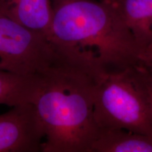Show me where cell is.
Instances as JSON below:
<instances>
[{
  "instance_id": "1",
  "label": "cell",
  "mask_w": 152,
  "mask_h": 152,
  "mask_svg": "<svg viewBox=\"0 0 152 152\" xmlns=\"http://www.w3.org/2000/svg\"><path fill=\"white\" fill-rule=\"evenodd\" d=\"M104 75L68 54L44 76L33 104L45 132L42 152H92L99 129L94 99Z\"/></svg>"
},
{
  "instance_id": "2",
  "label": "cell",
  "mask_w": 152,
  "mask_h": 152,
  "mask_svg": "<svg viewBox=\"0 0 152 152\" xmlns=\"http://www.w3.org/2000/svg\"><path fill=\"white\" fill-rule=\"evenodd\" d=\"M50 39L104 75L137 64L134 35L109 0H69L53 5Z\"/></svg>"
},
{
  "instance_id": "3",
  "label": "cell",
  "mask_w": 152,
  "mask_h": 152,
  "mask_svg": "<svg viewBox=\"0 0 152 152\" xmlns=\"http://www.w3.org/2000/svg\"><path fill=\"white\" fill-rule=\"evenodd\" d=\"M98 129L123 128L152 135V80L137 64L104 75L96 88Z\"/></svg>"
},
{
  "instance_id": "4",
  "label": "cell",
  "mask_w": 152,
  "mask_h": 152,
  "mask_svg": "<svg viewBox=\"0 0 152 152\" xmlns=\"http://www.w3.org/2000/svg\"><path fill=\"white\" fill-rule=\"evenodd\" d=\"M68 54L47 37L0 14V70L43 77Z\"/></svg>"
},
{
  "instance_id": "5",
  "label": "cell",
  "mask_w": 152,
  "mask_h": 152,
  "mask_svg": "<svg viewBox=\"0 0 152 152\" xmlns=\"http://www.w3.org/2000/svg\"><path fill=\"white\" fill-rule=\"evenodd\" d=\"M45 132L33 104L0 115V152L42 151Z\"/></svg>"
},
{
  "instance_id": "6",
  "label": "cell",
  "mask_w": 152,
  "mask_h": 152,
  "mask_svg": "<svg viewBox=\"0 0 152 152\" xmlns=\"http://www.w3.org/2000/svg\"><path fill=\"white\" fill-rule=\"evenodd\" d=\"M0 14L50 39L52 0H0Z\"/></svg>"
},
{
  "instance_id": "7",
  "label": "cell",
  "mask_w": 152,
  "mask_h": 152,
  "mask_svg": "<svg viewBox=\"0 0 152 152\" xmlns=\"http://www.w3.org/2000/svg\"><path fill=\"white\" fill-rule=\"evenodd\" d=\"M132 32L140 56L152 51V0H109Z\"/></svg>"
},
{
  "instance_id": "8",
  "label": "cell",
  "mask_w": 152,
  "mask_h": 152,
  "mask_svg": "<svg viewBox=\"0 0 152 152\" xmlns=\"http://www.w3.org/2000/svg\"><path fill=\"white\" fill-rule=\"evenodd\" d=\"M92 152H152V135L123 128L99 129Z\"/></svg>"
},
{
  "instance_id": "9",
  "label": "cell",
  "mask_w": 152,
  "mask_h": 152,
  "mask_svg": "<svg viewBox=\"0 0 152 152\" xmlns=\"http://www.w3.org/2000/svg\"><path fill=\"white\" fill-rule=\"evenodd\" d=\"M43 77L23 76L0 70V104L11 107L33 104Z\"/></svg>"
},
{
  "instance_id": "10",
  "label": "cell",
  "mask_w": 152,
  "mask_h": 152,
  "mask_svg": "<svg viewBox=\"0 0 152 152\" xmlns=\"http://www.w3.org/2000/svg\"><path fill=\"white\" fill-rule=\"evenodd\" d=\"M137 65L141 67L152 80V51L140 55Z\"/></svg>"
},
{
  "instance_id": "11",
  "label": "cell",
  "mask_w": 152,
  "mask_h": 152,
  "mask_svg": "<svg viewBox=\"0 0 152 152\" xmlns=\"http://www.w3.org/2000/svg\"><path fill=\"white\" fill-rule=\"evenodd\" d=\"M69 1V0H52V4L53 6V5L57 4L64 2V1Z\"/></svg>"
},
{
  "instance_id": "12",
  "label": "cell",
  "mask_w": 152,
  "mask_h": 152,
  "mask_svg": "<svg viewBox=\"0 0 152 152\" xmlns=\"http://www.w3.org/2000/svg\"></svg>"
}]
</instances>
